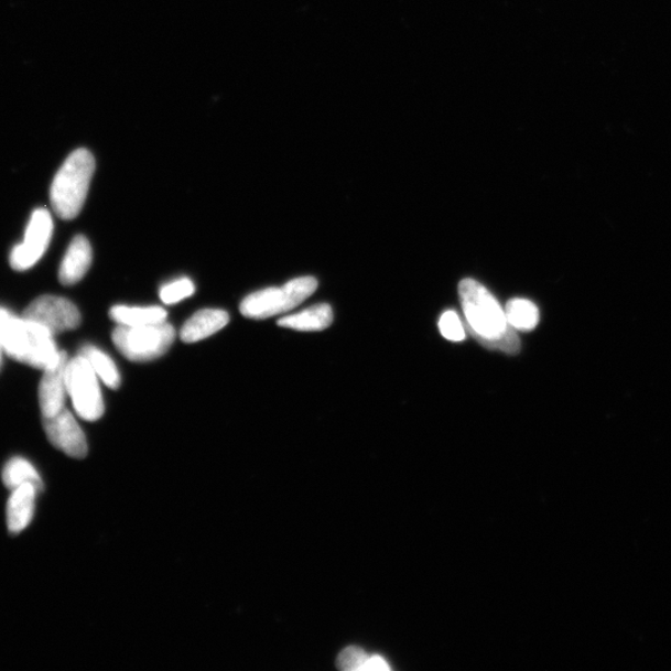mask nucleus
<instances>
[{
  "label": "nucleus",
  "mask_w": 671,
  "mask_h": 671,
  "mask_svg": "<svg viewBox=\"0 0 671 671\" xmlns=\"http://www.w3.org/2000/svg\"><path fill=\"white\" fill-rule=\"evenodd\" d=\"M93 262L90 241L84 236H77L67 248L59 269V280L63 285H75L83 280Z\"/></svg>",
  "instance_id": "9b49d317"
},
{
  "label": "nucleus",
  "mask_w": 671,
  "mask_h": 671,
  "mask_svg": "<svg viewBox=\"0 0 671 671\" xmlns=\"http://www.w3.org/2000/svg\"><path fill=\"white\" fill-rule=\"evenodd\" d=\"M11 316L8 311L0 309V335H2V331Z\"/></svg>",
  "instance_id": "5701e85b"
},
{
  "label": "nucleus",
  "mask_w": 671,
  "mask_h": 671,
  "mask_svg": "<svg viewBox=\"0 0 671 671\" xmlns=\"http://www.w3.org/2000/svg\"><path fill=\"white\" fill-rule=\"evenodd\" d=\"M229 323V315L226 311L206 309L194 314L181 329L182 342L194 344L208 338L218 331L226 327Z\"/></svg>",
  "instance_id": "ddd939ff"
},
{
  "label": "nucleus",
  "mask_w": 671,
  "mask_h": 671,
  "mask_svg": "<svg viewBox=\"0 0 671 671\" xmlns=\"http://www.w3.org/2000/svg\"><path fill=\"white\" fill-rule=\"evenodd\" d=\"M110 317L121 326H145L164 323L167 318V311L160 306L130 307L119 305L110 310Z\"/></svg>",
  "instance_id": "2eb2a0df"
},
{
  "label": "nucleus",
  "mask_w": 671,
  "mask_h": 671,
  "mask_svg": "<svg viewBox=\"0 0 671 671\" xmlns=\"http://www.w3.org/2000/svg\"><path fill=\"white\" fill-rule=\"evenodd\" d=\"M69 358L64 354L61 361L45 369L39 386V405L43 418H52L65 410L66 402V366Z\"/></svg>",
  "instance_id": "9d476101"
},
{
  "label": "nucleus",
  "mask_w": 671,
  "mask_h": 671,
  "mask_svg": "<svg viewBox=\"0 0 671 671\" xmlns=\"http://www.w3.org/2000/svg\"><path fill=\"white\" fill-rule=\"evenodd\" d=\"M44 430L48 442L64 454L75 459H84L87 455L85 433L66 408L55 416L44 418Z\"/></svg>",
  "instance_id": "1a4fd4ad"
},
{
  "label": "nucleus",
  "mask_w": 671,
  "mask_h": 671,
  "mask_svg": "<svg viewBox=\"0 0 671 671\" xmlns=\"http://www.w3.org/2000/svg\"><path fill=\"white\" fill-rule=\"evenodd\" d=\"M37 493L39 489L33 484H25L13 490L7 505L9 531L12 533L22 532L32 522Z\"/></svg>",
  "instance_id": "f8f14e48"
},
{
  "label": "nucleus",
  "mask_w": 671,
  "mask_h": 671,
  "mask_svg": "<svg viewBox=\"0 0 671 671\" xmlns=\"http://www.w3.org/2000/svg\"><path fill=\"white\" fill-rule=\"evenodd\" d=\"M3 481L8 489L12 491L19 486L33 484L39 490L43 489V481L34 466L23 458L9 461L3 470Z\"/></svg>",
  "instance_id": "a211bd4d"
},
{
  "label": "nucleus",
  "mask_w": 671,
  "mask_h": 671,
  "mask_svg": "<svg viewBox=\"0 0 671 671\" xmlns=\"http://www.w3.org/2000/svg\"><path fill=\"white\" fill-rule=\"evenodd\" d=\"M505 315L509 325L519 331H532L540 321L538 306L524 299L510 300L505 309Z\"/></svg>",
  "instance_id": "f3484780"
},
{
  "label": "nucleus",
  "mask_w": 671,
  "mask_h": 671,
  "mask_svg": "<svg viewBox=\"0 0 671 671\" xmlns=\"http://www.w3.org/2000/svg\"><path fill=\"white\" fill-rule=\"evenodd\" d=\"M366 651L358 647H348L339 653L337 668L344 671H362L368 659Z\"/></svg>",
  "instance_id": "412c9836"
},
{
  "label": "nucleus",
  "mask_w": 671,
  "mask_h": 671,
  "mask_svg": "<svg viewBox=\"0 0 671 671\" xmlns=\"http://www.w3.org/2000/svg\"><path fill=\"white\" fill-rule=\"evenodd\" d=\"M89 361L82 355L66 366V388L77 415L87 422L99 421L105 412L99 381Z\"/></svg>",
  "instance_id": "423d86ee"
},
{
  "label": "nucleus",
  "mask_w": 671,
  "mask_h": 671,
  "mask_svg": "<svg viewBox=\"0 0 671 671\" xmlns=\"http://www.w3.org/2000/svg\"><path fill=\"white\" fill-rule=\"evenodd\" d=\"M196 291L193 281L188 278H182L167 285H163L160 290V297L165 305L178 304L180 301L191 297Z\"/></svg>",
  "instance_id": "6ab92c4d"
},
{
  "label": "nucleus",
  "mask_w": 671,
  "mask_h": 671,
  "mask_svg": "<svg viewBox=\"0 0 671 671\" xmlns=\"http://www.w3.org/2000/svg\"><path fill=\"white\" fill-rule=\"evenodd\" d=\"M459 297L466 325L481 346L507 355L521 349L517 331L509 325L505 311L493 294L478 281L465 279L459 284Z\"/></svg>",
  "instance_id": "f257e3e1"
},
{
  "label": "nucleus",
  "mask_w": 671,
  "mask_h": 671,
  "mask_svg": "<svg viewBox=\"0 0 671 671\" xmlns=\"http://www.w3.org/2000/svg\"><path fill=\"white\" fill-rule=\"evenodd\" d=\"M176 331L165 323L145 326H121L113 329L112 342L131 362H150L169 353Z\"/></svg>",
  "instance_id": "20e7f679"
},
{
  "label": "nucleus",
  "mask_w": 671,
  "mask_h": 671,
  "mask_svg": "<svg viewBox=\"0 0 671 671\" xmlns=\"http://www.w3.org/2000/svg\"><path fill=\"white\" fill-rule=\"evenodd\" d=\"M0 348L15 361L43 371L59 362L65 354L57 349L51 331L25 317L13 316L0 335Z\"/></svg>",
  "instance_id": "f03ea898"
},
{
  "label": "nucleus",
  "mask_w": 671,
  "mask_h": 671,
  "mask_svg": "<svg viewBox=\"0 0 671 671\" xmlns=\"http://www.w3.org/2000/svg\"><path fill=\"white\" fill-rule=\"evenodd\" d=\"M334 313L327 304H318L311 306L299 314L289 315L279 320L280 327L304 331V333H314V331H324L333 324Z\"/></svg>",
  "instance_id": "4468645a"
},
{
  "label": "nucleus",
  "mask_w": 671,
  "mask_h": 671,
  "mask_svg": "<svg viewBox=\"0 0 671 671\" xmlns=\"http://www.w3.org/2000/svg\"><path fill=\"white\" fill-rule=\"evenodd\" d=\"M391 665L388 664L386 658L379 654L369 656L362 671H388Z\"/></svg>",
  "instance_id": "4be33fe9"
},
{
  "label": "nucleus",
  "mask_w": 671,
  "mask_h": 671,
  "mask_svg": "<svg viewBox=\"0 0 671 671\" xmlns=\"http://www.w3.org/2000/svg\"><path fill=\"white\" fill-rule=\"evenodd\" d=\"M317 280L313 277L290 280L284 286L257 291L242 300L240 313L248 318L264 320L303 304L315 293Z\"/></svg>",
  "instance_id": "39448f33"
},
{
  "label": "nucleus",
  "mask_w": 671,
  "mask_h": 671,
  "mask_svg": "<svg viewBox=\"0 0 671 671\" xmlns=\"http://www.w3.org/2000/svg\"><path fill=\"white\" fill-rule=\"evenodd\" d=\"M0 349H2V348H0Z\"/></svg>",
  "instance_id": "b1692460"
},
{
  "label": "nucleus",
  "mask_w": 671,
  "mask_h": 671,
  "mask_svg": "<svg viewBox=\"0 0 671 671\" xmlns=\"http://www.w3.org/2000/svg\"><path fill=\"white\" fill-rule=\"evenodd\" d=\"M95 171L91 152H73L57 171L52 184L51 202L57 217L72 220L79 216Z\"/></svg>",
  "instance_id": "7ed1b4c3"
},
{
  "label": "nucleus",
  "mask_w": 671,
  "mask_h": 671,
  "mask_svg": "<svg viewBox=\"0 0 671 671\" xmlns=\"http://www.w3.org/2000/svg\"><path fill=\"white\" fill-rule=\"evenodd\" d=\"M54 224L51 213L36 209L29 220L24 240L12 250L11 266L17 271L33 268L42 259L53 237Z\"/></svg>",
  "instance_id": "6e6552de"
},
{
  "label": "nucleus",
  "mask_w": 671,
  "mask_h": 671,
  "mask_svg": "<svg viewBox=\"0 0 671 671\" xmlns=\"http://www.w3.org/2000/svg\"><path fill=\"white\" fill-rule=\"evenodd\" d=\"M89 361L97 377L111 389H118L121 385V376L118 366L112 358L95 346H85L80 354Z\"/></svg>",
  "instance_id": "dca6fc26"
},
{
  "label": "nucleus",
  "mask_w": 671,
  "mask_h": 671,
  "mask_svg": "<svg viewBox=\"0 0 671 671\" xmlns=\"http://www.w3.org/2000/svg\"><path fill=\"white\" fill-rule=\"evenodd\" d=\"M440 329L446 339L453 343H462L465 339V326L455 311H446L440 320Z\"/></svg>",
  "instance_id": "aec40b11"
},
{
  "label": "nucleus",
  "mask_w": 671,
  "mask_h": 671,
  "mask_svg": "<svg viewBox=\"0 0 671 671\" xmlns=\"http://www.w3.org/2000/svg\"><path fill=\"white\" fill-rule=\"evenodd\" d=\"M23 317L33 321L55 336L79 327L82 315L72 301L53 295L37 297L29 305Z\"/></svg>",
  "instance_id": "0eeeda50"
}]
</instances>
